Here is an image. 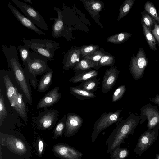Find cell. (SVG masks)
Listing matches in <instances>:
<instances>
[{
	"instance_id": "6da1fadb",
	"label": "cell",
	"mask_w": 159,
	"mask_h": 159,
	"mask_svg": "<svg viewBox=\"0 0 159 159\" xmlns=\"http://www.w3.org/2000/svg\"><path fill=\"white\" fill-rule=\"evenodd\" d=\"M2 51L10 69V72L14 77L25 101L32 105V94L29 78L19 62L16 47L12 45L9 47L4 44L2 46Z\"/></svg>"
},
{
	"instance_id": "7a4b0ae2",
	"label": "cell",
	"mask_w": 159,
	"mask_h": 159,
	"mask_svg": "<svg viewBox=\"0 0 159 159\" xmlns=\"http://www.w3.org/2000/svg\"><path fill=\"white\" fill-rule=\"evenodd\" d=\"M140 119L139 115L131 113L126 119L121 120L111 132L105 142L108 147L107 153H110L117 148L120 147L124 139L129 135H133Z\"/></svg>"
},
{
	"instance_id": "3957f363",
	"label": "cell",
	"mask_w": 159,
	"mask_h": 159,
	"mask_svg": "<svg viewBox=\"0 0 159 159\" xmlns=\"http://www.w3.org/2000/svg\"><path fill=\"white\" fill-rule=\"evenodd\" d=\"M47 62V59L44 57L30 52L29 57L24 64V68L34 89H36L38 85L37 76L41 75L50 69Z\"/></svg>"
},
{
	"instance_id": "277c9868",
	"label": "cell",
	"mask_w": 159,
	"mask_h": 159,
	"mask_svg": "<svg viewBox=\"0 0 159 159\" xmlns=\"http://www.w3.org/2000/svg\"><path fill=\"white\" fill-rule=\"evenodd\" d=\"M3 78L6 95L11 107L26 123L28 121V109L24 101L22 93L19 92L8 75L5 74Z\"/></svg>"
},
{
	"instance_id": "5b68a950",
	"label": "cell",
	"mask_w": 159,
	"mask_h": 159,
	"mask_svg": "<svg viewBox=\"0 0 159 159\" xmlns=\"http://www.w3.org/2000/svg\"><path fill=\"white\" fill-rule=\"evenodd\" d=\"M21 41L34 52L50 61L54 60L56 51L60 48L59 43L51 39L24 38Z\"/></svg>"
},
{
	"instance_id": "8992f818",
	"label": "cell",
	"mask_w": 159,
	"mask_h": 159,
	"mask_svg": "<svg viewBox=\"0 0 159 159\" xmlns=\"http://www.w3.org/2000/svg\"><path fill=\"white\" fill-rule=\"evenodd\" d=\"M62 10L58 7H54L53 9L57 14V18L52 17L50 19L54 21L52 26V35L55 38L63 37L68 39L69 29L67 26V8L63 4Z\"/></svg>"
},
{
	"instance_id": "52a82bcc",
	"label": "cell",
	"mask_w": 159,
	"mask_h": 159,
	"mask_svg": "<svg viewBox=\"0 0 159 159\" xmlns=\"http://www.w3.org/2000/svg\"><path fill=\"white\" fill-rule=\"evenodd\" d=\"M122 110V108L114 112H105L101 114L94 124L93 131L91 134L93 143L102 130L118 121L120 114Z\"/></svg>"
},
{
	"instance_id": "ba28073f",
	"label": "cell",
	"mask_w": 159,
	"mask_h": 159,
	"mask_svg": "<svg viewBox=\"0 0 159 159\" xmlns=\"http://www.w3.org/2000/svg\"><path fill=\"white\" fill-rule=\"evenodd\" d=\"M148 63V60L143 49L140 48L136 55L131 58L129 70L133 78L138 80L142 78Z\"/></svg>"
},
{
	"instance_id": "9c48e42d",
	"label": "cell",
	"mask_w": 159,
	"mask_h": 159,
	"mask_svg": "<svg viewBox=\"0 0 159 159\" xmlns=\"http://www.w3.org/2000/svg\"><path fill=\"white\" fill-rule=\"evenodd\" d=\"M12 1L34 24L43 30L46 31L48 30V26L44 19L32 7L18 0Z\"/></svg>"
},
{
	"instance_id": "30bf717a",
	"label": "cell",
	"mask_w": 159,
	"mask_h": 159,
	"mask_svg": "<svg viewBox=\"0 0 159 159\" xmlns=\"http://www.w3.org/2000/svg\"><path fill=\"white\" fill-rule=\"evenodd\" d=\"M159 124L152 129L148 130L138 139L134 152L140 156L157 140L158 135Z\"/></svg>"
},
{
	"instance_id": "8fae6325",
	"label": "cell",
	"mask_w": 159,
	"mask_h": 159,
	"mask_svg": "<svg viewBox=\"0 0 159 159\" xmlns=\"http://www.w3.org/2000/svg\"><path fill=\"white\" fill-rule=\"evenodd\" d=\"M58 116L57 110L46 109L38 115L36 121L37 128L40 130L50 129L57 123Z\"/></svg>"
},
{
	"instance_id": "7c38bea8",
	"label": "cell",
	"mask_w": 159,
	"mask_h": 159,
	"mask_svg": "<svg viewBox=\"0 0 159 159\" xmlns=\"http://www.w3.org/2000/svg\"><path fill=\"white\" fill-rule=\"evenodd\" d=\"M54 154L61 159H81L83 154L66 143H57L52 148Z\"/></svg>"
},
{
	"instance_id": "4fadbf2b",
	"label": "cell",
	"mask_w": 159,
	"mask_h": 159,
	"mask_svg": "<svg viewBox=\"0 0 159 159\" xmlns=\"http://www.w3.org/2000/svg\"><path fill=\"white\" fill-rule=\"evenodd\" d=\"M2 137L1 144L7 147L13 153L22 155L25 154L27 148L25 143L18 138L11 135H5Z\"/></svg>"
},
{
	"instance_id": "5bb4252c",
	"label": "cell",
	"mask_w": 159,
	"mask_h": 159,
	"mask_svg": "<svg viewBox=\"0 0 159 159\" xmlns=\"http://www.w3.org/2000/svg\"><path fill=\"white\" fill-rule=\"evenodd\" d=\"M67 114L64 135L72 137L75 135L81 128L83 123L82 118L74 113Z\"/></svg>"
},
{
	"instance_id": "9a60e30c",
	"label": "cell",
	"mask_w": 159,
	"mask_h": 159,
	"mask_svg": "<svg viewBox=\"0 0 159 159\" xmlns=\"http://www.w3.org/2000/svg\"><path fill=\"white\" fill-rule=\"evenodd\" d=\"M80 47H72L66 52H63L62 63L64 70L72 69L82 59Z\"/></svg>"
},
{
	"instance_id": "2e32d148",
	"label": "cell",
	"mask_w": 159,
	"mask_h": 159,
	"mask_svg": "<svg viewBox=\"0 0 159 159\" xmlns=\"http://www.w3.org/2000/svg\"><path fill=\"white\" fill-rule=\"evenodd\" d=\"M140 110V118L146 116L148 120V129H152L159 124V112L157 107L148 104L142 107Z\"/></svg>"
},
{
	"instance_id": "e0dca14e",
	"label": "cell",
	"mask_w": 159,
	"mask_h": 159,
	"mask_svg": "<svg viewBox=\"0 0 159 159\" xmlns=\"http://www.w3.org/2000/svg\"><path fill=\"white\" fill-rule=\"evenodd\" d=\"M120 71L116 67H112L106 70L102 81V92L105 94L114 86L118 77Z\"/></svg>"
},
{
	"instance_id": "ac0fdd59",
	"label": "cell",
	"mask_w": 159,
	"mask_h": 159,
	"mask_svg": "<svg viewBox=\"0 0 159 159\" xmlns=\"http://www.w3.org/2000/svg\"><path fill=\"white\" fill-rule=\"evenodd\" d=\"M60 87L57 86L46 94L39 101L36 107L38 109L53 106L60 100L61 93L59 92Z\"/></svg>"
},
{
	"instance_id": "d6986e66",
	"label": "cell",
	"mask_w": 159,
	"mask_h": 159,
	"mask_svg": "<svg viewBox=\"0 0 159 159\" xmlns=\"http://www.w3.org/2000/svg\"><path fill=\"white\" fill-rule=\"evenodd\" d=\"M8 6L17 20L24 27L33 31L39 35H46V34L38 28L30 20L25 17L11 3Z\"/></svg>"
},
{
	"instance_id": "ffe728a7",
	"label": "cell",
	"mask_w": 159,
	"mask_h": 159,
	"mask_svg": "<svg viewBox=\"0 0 159 159\" xmlns=\"http://www.w3.org/2000/svg\"><path fill=\"white\" fill-rule=\"evenodd\" d=\"M98 75V72L94 69H91L86 70H80L76 72L74 75L69 79V81L74 83L82 82L97 77Z\"/></svg>"
},
{
	"instance_id": "44dd1931",
	"label": "cell",
	"mask_w": 159,
	"mask_h": 159,
	"mask_svg": "<svg viewBox=\"0 0 159 159\" xmlns=\"http://www.w3.org/2000/svg\"><path fill=\"white\" fill-rule=\"evenodd\" d=\"M85 8L90 15L96 16L102 11L104 6L103 2L100 0H82Z\"/></svg>"
},
{
	"instance_id": "7402d4cb",
	"label": "cell",
	"mask_w": 159,
	"mask_h": 159,
	"mask_svg": "<svg viewBox=\"0 0 159 159\" xmlns=\"http://www.w3.org/2000/svg\"><path fill=\"white\" fill-rule=\"evenodd\" d=\"M53 73L52 70L50 68L43 75L37 85L39 92L42 93L48 90L52 84Z\"/></svg>"
},
{
	"instance_id": "603a6c76",
	"label": "cell",
	"mask_w": 159,
	"mask_h": 159,
	"mask_svg": "<svg viewBox=\"0 0 159 159\" xmlns=\"http://www.w3.org/2000/svg\"><path fill=\"white\" fill-rule=\"evenodd\" d=\"M68 89L71 94L81 100L94 98L96 97L94 92L79 88L77 86L70 87Z\"/></svg>"
},
{
	"instance_id": "cb8c5ba5",
	"label": "cell",
	"mask_w": 159,
	"mask_h": 159,
	"mask_svg": "<svg viewBox=\"0 0 159 159\" xmlns=\"http://www.w3.org/2000/svg\"><path fill=\"white\" fill-rule=\"evenodd\" d=\"M142 28L144 35L149 48L152 50H157V43L155 39L149 29L142 21Z\"/></svg>"
},
{
	"instance_id": "d4e9b609",
	"label": "cell",
	"mask_w": 159,
	"mask_h": 159,
	"mask_svg": "<svg viewBox=\"0 0 159 159\" xmlns=\"http://www.w3.org/2000/svg\"><path fill=\"white\" fill-rule=\"evenodd\" d=\"M99 84V82L97 77H95L81 82L77 86L88 91L94 92L97 89Z\"/></svg>"
},
{
	"instance_id": "484cf974",
	"label": "cell",
	"mask_w": 159,
	"mask_h": 159,
	"mask_svg": "<svg viewBox=\"0 0 159 159\" xmlns=\"http://www.w3.org/2000/svg\"><path fill=\"white\" fill-rule=\"evenodd\" d=\"M131 36L132 34L128 32L120 33L108 37L107 41L114 44H121L128 40Z\"/></svg>"
},
{
	"instance_id": "4316f807",
	"label": "cell",
	"mask_w": 159,
	"mask_h": 159,
	"mask_svg": "<svg viewBox=\"0 0 159 159\" xmlns=\"http://www.w3.org/2000/svg\"><path fill=\"white\" fill-rule=\"evenodd\" d=\"M97 66L93 61L85 58L82 59L73 68L75 72L81 70H84L94 68L96 69Z\"/></svg>"
},
{
	"instance_id": "83f0119b",
	"label": "cell",
	"mask_w": 159,
	"mask_h": 159,
	"mask_svg": "<svg viewBox=\"0 0 159 159\" xmlns=\"http://www.w3.org/2000/svg\"><path fill=\"white\" fill-rule=\"evenodd\" d=\"M66 116L67 114L64 115L57 123L53 130V139H57L63 136Z\"/></svg>"
},
{
	"instance_id": "f1b7e54d",
	"label": "cell",
	"mask_w": 159,
	"mask_h": 159,
	"mask_svg": "<svg viewBox=\"0 0 159 159\" xmlns=\"http://www.w3.org/2000/svg\"><path fill=\"white\" fill-rule=\"evenodd\" d=\"M135 0H125L120 7L117 20H119L125 16L130 11Z\"/></svg>"
},
{
	"instance_id": "f546056e",
	"label": "cell",
	"mask_w": 159,
	"mask_h": 159,
	"mask_svg": "<svg viewBox=\"0 0 159 159\" xmlns=\"http://www.w3.org/2000/svg\"><path fill=\"white\" fill-rule=\"evenodd\" d=\"M144 7L145 11L157 22L159 25V16L153 2L150 1H147L145 3Z\"/></svg>"
},
{
	"instance_id": "4dcf8cb0",
	"label": "cell",
	"mask_w": 159,
	"mask_h": 159,
	"mask_svg": "<svg viewBox=\"0 0 159 159\" xmlns=\"http://www.w3.org/2000/svg\"><path fill=\"white\" fill-rule=\"evenodd\" d=\"M129 151L126 148H117L110 153L111 159H125L128 156Z\"/></svg>"
},
{
	"instance_id": "1f68e13d",
	"label": "cell",
	"mask_w": 159,
	"mask_h": 159,
	"mask_svg": "<svg viewBox=\"0 0 159 159\" xmlns=\"http://www.w3.org/2000/svg\"><path fill=\"white\" fill-rule=\"evenodd\" d=\"M105 53L106 52L104 49L103 48H101L89 54L84 58L89 60L93 62L96 65V70H97L98 63L102 57Z\"/></svg>"
},
{
	"instance_id": "d6a6232c",
	"label": "cell",
	"mask_w": 159,
	"mask_h": 159,
	"mask_svg": "<svg viewBox=\"0 0 159 159\" xmlns=\"http://www.w3.org/2000/svg\"><path fill=\"white\" fill-rule=\"evenodd\" d=\"M115 63V57L106 52L100 59L97 67V70L102 66H112Z\"/></svg>"
},
{
	"instance_id": "836d02e7",
	"label": "cell",
	"mask_w": 159,
	"mask_h": 159,
	"mask_svg": "<svg viewBox=\"0 0 159 159\" xmlns=\"http://www.w3.org/2000/svg\"><path fill=\"white\" fill-rule=\"evenodd\" d=\"M7 113L4 102V98L1 89H0V126L7 116Z\"/></svg>"
},
{
	"instance_id": "e575fe53",
	"label": "cell",
	"mask_w": 159,
	"mask_h": 159,
	"mask_svg": "<svg viewBox=\"0 0 159 159\" xmlns=\"http://www.w3.org/2000/svg\"><path fill=\"white\" fill-rule=\"evenodd\" d=\"M80 47L82 59L89 54L99 49V47L98 45L94 44L84 45Z\"/></svg>"
},
{
	"instance_id": "d590c367",
	"label": "cell",
	"mask_w": 159,
	"mask_h": 159,
	"mask_svg": "<svg viewBox=\"0 0 159 159\" xmlns=\"http://www.w3.org/2000/svg\"><path fill=\"white\" fill-rule=\"evenodd\" d=\"M126 90L125 85H123L118 87L114 92L111 100L113 102H117L121 99L123 96Z\"/></svg>"
},
{
	"instance_id": "8d00e7d4",
	"label": "cell",
	"mask_w": 159,
	"mask_h": 159,
	"mask_svg": "<svg viewBox=\"0 0 159 159\" xmlns=\"http://www.w3.org/2000/svg\"><path fill=\"white\" fill-rule=\"evenodd\" d=\"M141 21L151 31V27L154 25L153 18L144 10H143L141 12Z\"/></svg>"
},
{
	"instance_id": "74e56055",
	"label": "cell",
	"mask_w": 159,
	"mask_h": 159,
	"mask_svg": "<svg viewBox=\"0 0 159 159\" xmlns=\"http://www.w3.org/2000/svg\"><path fill=\"white\" fill-rule=\"evenodd\" d=\"M18 48L21 60L24 65L29 57L30 52L29 51L30 48L27 45L25 44L23 46H18Z\"/></svg>"
},
{
	"instance_id": "f35d334b",
	"label": "cell",
	"mask_w": 159,
	"mask_h": 159,
	"mask_svg": "<svg viewBox=\"0 0 159 159\" xmlns=\"http://www.w3.org/2000/svg\"><path fill=\"white\" fill-rule=\"evenodd\" d=\"M37 152L39 157H42L43 154L44 149V143L43 140L40 138L37 142Z\"/></svg>"
},
{
	"instance_id": "ab89813d",
	"label": "cell",
	"mask_w": 159,
	"mask_h": 159,
	"mask_svg": "<svg viewBox=\"0 0 159 159\" xmlns=\"http://www.w3.org/2000/svg\"><path fill=\"white\" fill-rule=\"evenodd\" d=\"M153 20L154 23V28L152 30L151 32L159 44V25L153 19Z\"/></svg>"
},
{
	"instance_id": "60d3db41",
	"label": "cell",
	"mask_w": 159,
	"mask_h": 159,
	"mask_svg": "<svg viewBox=\"0 0 159 159\" xmlns=\"http://www.w3.org/2000/svg\"><path fill=\"white\" fill-rule=\"evenodd\" d=\"M149 101L153 102L156 104H157L159 105V95L157 94L156 96L152 98H150Z\"/></svg>"
},
{
	"instance_id": "b9f144b4",
	"label": "cell",
	"mask_w": 159,
	"mask_h": 159,
	"mask_svg": "<svg viewBox=\"0 0 159 159\" xmlns=\"http://www.w3.org/2000/svg\"><path fill=\"white\" fill-rule=\"evenodd\" d=\"M23 1L26 2H28L31 4H32L33 3L32 1L31 0H23Z\"/></svg>"
},
{
	"instance_id": "7bdbcfd3",
	"label": "cell",
	"mask_w": 159,
	"mask_h": 159,
	"mask_svg": "<svg viewBox=\"0 0 159 159\" xmlns=\"http://www.w3.org/2000/svg\"><path fill=\"white\" fill-rule=\"evenodd\" d=\"M156 159H159V154L156 153Z\"/></svg>"
},
{
	"instance_id": "ee69618b",
	"label": "cell",
	"mask_w": 159,
	"mask_h": 159,
	"mask_svg": "<svg viewBox=\"0 0 159 159\" xmlns=\"http://www.w3.org/2000/svg\"><path fill=\"white\" fill-rule=\"evenodd\" d=\"M158 15L159 16V9L158 10Z\"/></svg>"
}]
</instances>
